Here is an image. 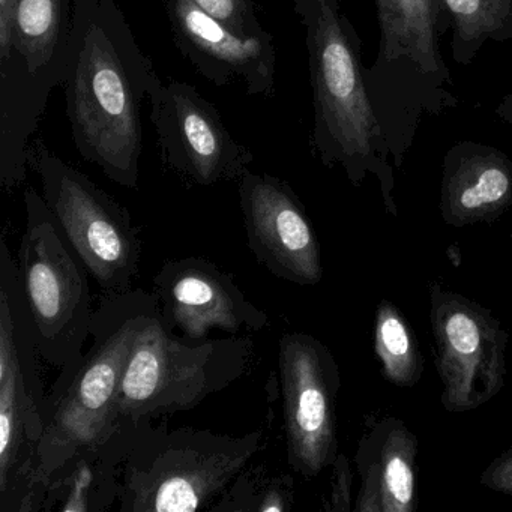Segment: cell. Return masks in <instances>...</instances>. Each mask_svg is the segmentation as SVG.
<instances>
[{
    "instance_id": "1",
    "label": "cell",
    "mask_w": 512,
    "mask_h": 512,
    "mask_svg": "<svg viewBox=\"0 0 512 512\" xmlns=\"http://www.w3.org/2000/svg\"><path fill=\"white\" fill-rule=\"evenodd\" d=\"M116 0H73L64 88L71 136L83 160L137 190L145 98L161 85Z\"/></svg>"
},
{
    "instance_id": "2",
    "label": "cell",
    "mask_w": 512,
    "mask_h": 512,
    "mask_svg": "<svg viewBox=\"0 0 512 512\" xmlns=\"http://www.w3.org/2000/svg\"><path fill=\"white\" fill-rule=\"evenodd\" d=\"M305 32L313 91L311 149L328 169L341 167L353 187L376 179L397 217L391 151L374 113L362 65V41L340 0H293Z\"/></svg>"
},
{
    "instance_id": "3",
    "label": "cell",
    "mask_w": 512,
    "mask_h": 512,
    "mask_svg": "<svg viewBox=\"0 0 512 512\" xmlns=\"http://www.w3.org/2000/svg\"><path fill=\"white\" fill-rule=\"evenodd\" d=\"M379 52L365 67V83L391 151L401 169L424 118L460 106L440 49L451 20L442 0H374Z\"/></svg>"
},
{
    "instance_id": "4",
    "label": "cell",
    "mask_w": 512,
    "mask_h": 512,
    "mask_svg": "<svg viewBox=\"0 0 512 512\" xmlns=\"http://www.w3.org/2000/svg\"><path fill=\"white\" fill-rule=\"evenodd\" d=\"M155 305L154 293L133 289L107 295L95 308L82 364L62 388L50 389L47 395L46 424L35 458V476L44 488L68 458L121 425L118 400L125 368Z\"/></svg>"
},
{
    "instance_id": "5",
    "label": "cell",
    "mask_w": 512,
    "mask_h": 512,
    "mask_svg": "<svg viewBox=\"0 0 512 512\" xmlns=\"http://www.w3.org/2000/svg\"><path fill=\"white\" fill-rule=\"evenodd\" d=\"M266 437L206 428L134 424L130 451L121 472V512L211 511L233 479L253 463Z\"/></svg>"
},
{
    "instance_id": "6",
    "label": "cell",
    "mask_w": 512,
    "mask_h": 512,
    "mask_svg": "<svg viewBox=\"0 0 512 512\" xmlns=\"http://www.w3.org/2000/svg\"><path fill=\"white\" fill-rule=\"evenodd\" d=\"M73 0L0 2V185L25 182L32 142L70 53Z\"/></svg>"
},
{
    "instance_id": "7",
    "label": "cell",
    "mask_w": 512,
    "mask_h": 512,
    "mask_svg": "<svg viewBox=\"0 0 512 512\" xmlns=\"http://www.w3.org/2000/svg\"><path fill=\"white\" fill-rule=\"evenodd\" d=\"M40 350L17 259L0 242V512H43L35 458L46 424Z\"/></svg>"
},
{
    "instance_id": "8",
    "label": "cell",
    "mask_w": 512,
    "mask_h": 512,
    "mask_svg": "<svg viewBox=\"0 0 512 512\" xmlns=\"http://www.w3.org/2000/svg\"><path fill=\"white\" fill-rule=\"evenodd\" d=\"M17 268L41 359L59 373L52 389L62 388L91 341V274L62 235L43 194L32 187L25 190Z\"/></svg>"
},
{
    "instance_id": "9",
    "label": "cell",
    "mask_w": 512,
    "mask_h": 512,
    "mask_svg": "<svg viewBox=\"0 0 512 512\" xmlns=\"http://www.w3.org/2000/svg\"><path fill=\"white\" fill-rule=\"evenodd\" d=\"M254 341L247 335L187 340L161 319L158 302L131 350L118 413L121 422L184 412L241 380L253 365Z\"/></svg>"
},
{
    "instance_id": "10",
    "label": "cell",
    "mask_w": 512,
    "mask_h": 512,
    "mask_svg": "<svg viewBox=\"0 0 512 512\" xmlns=\"http://www.w3.org/2000/svg\"><path fill=\"white\" fill-rule=\"evenodd\" d=\"M29 166L40 175L62 235L107 295L133 290L142 239L130 211L100 185L34 139Z\"/></svg>"
},
{
    "instance_id": "11",
    "label": "cell",
    "mask_w": 512,
    "mask_h": 512,
    "mask_svg": "<svg viewBox=\"0 0 512 512\" xmlns=\"http://www.w3.org/2000/svg\"><path fill=\"white\" fill-rule=\"evenodd\" d=\"M428 295L443 407L479 409L505 385L508 331L487 308L442 284H431Z\"/></svg>"
},
{
    "instance_id": "12",
    "label": "cell",
    "mask_w": 512,
    "mask_h": 512,
    "mask_svg": "<svg viewBox=\"0 0 512 512\" xmlns=\"http://www.w3.org/2000/svg\"><path fill=\"white\" fill-rule=\"evenodd\" d=\"M287 461L304 478L319 476L338 452L340 368L331 350L307 332H287L278 343Z\"/></svg>"
},
{
    "instance_id": "13",
    "label": "cell",
    "mask_w": 512,
    "mask_h": 512,
    "mask_svg": "<svg viewBox=\"0 0 512 512\" xmlns=\"http://www.w3.org/2000/svg\"><path fill=\"white\" fill-rule=\"evenodd\" d=\"M151 122L164 167L199 187L239 181L253 152L232 136L217 107L184 82L158 85L149 94Z\"/></svg>"
},
{
    "instance_id": "14",
    "label": "cell",
    "mask_w": 512,
    "mask_h": 512,
    "mask_svg": "<svg viewBox=\"0 0 512 512\" xmlns=\"http://www.w3.org/2000/svg\"><path fill=\"white\" fill-rule=\"evenodd\" d=\"M238 182L247 244L257 263L287 283L319 284L323 278L319 238L298 194L268 173L247 170Z\"/></svg>"
},
{
    "instance_id": "15",
    "label": "cell",
    "mask_w": 512,
    "mask_h": 512,
    "mask_svg": "<svg viewBox=\"0 0 512 512\" xmlns=\"http://www.w3.org/2000/svg\"><path fill=\"white\" fill-rule=\"evenodd\" d=\"M152 293L161 319L187 340H206L215 329L259 334L269 325L268 313L245 296L235 277L206 257L166 260Z\"/></svg>"
},
{
    "instance_id": "16",
    "label": "cell",
    "mask_w": 512,
    "mask_h": 512,
    "mask_svg": "<svg viewBox=\"0 0 512 512\" xmlns=\"http://www.w3.org/2000/svg\"><path fill=\"white\" fill-rule=\"evenodd\" d=\"M179 52L215 86L244 83L250 97L275 94L277 50L272 35L242 38L197 7L193 0H164Z\"/></svg>"
},
{
    "instance_id": "17",
    "label": "cell",
    "mask_w": 512,
    "mask_h": 512,
    "mask_svg": "<svg viewBox=\"0 0 512 512\" xmlns=\"http://www.w3.org/2000/svg\"><path fill=\"white\" fill-rule=\"evenodd\" d=\"M512 206V160L485 143H455L443 158L439 209L452 227L493 223Z\"/></svg>"
},
{
    "instance_id": "18",
    "label": "cell",
    "mask_w": 512,
    "mask_h": 512,
    "mask_svg": "<svg viewBox=\"0 0 512 512\" xmlns=\"http://www.w3.org/2000/svg\"><path fill=\"white\" fill-rule=\"evenodd\" d=\"M418 437L406 422L385 416L365 431L356 448L361 487L356 512H415Z\"/></svg>"
},
{
    "instance_id": "19",
    "label": "cell",
    "mask_w": 512,
    "mask_h": 512,
    "mask_svg": "<svg viewBox=\"0 0 512 512\" xmlns=\"http://www.w3.org/2000/svg\"><path fill=\"white\" fill-rule=\"evenodd\" d=\"M134 424L121 422L101 442L86 446L49 476L43 512H106L119 500L121 472Z\"/></svg>"
},
{
    "instance_id": "20",
    "label": "cell",
    "mask_w": 512,
    "mask_h": 512,
    "mask_svg": "<svg viewBox=\"0 0 512 512\" xmlns=\"http://www.w3.org/2000/svg\"><path fill=\"white\" fill-rule=\"evenodd\" d=\"M451 20L452 61L469 67L487 43L512 41V0H442Z\"/></svg>"
},
{
    "instance_id": "21",
    "label": "cell",
    "mask_w": 512,
    "mask_h": 512,
    "mask_svg": "<svg viewBox=\"0 0 512 512\" xmlns=\"http://www.w3.org/2000/svg\"><path fill=\"white\" fill-rule=\"evenodd\" d=\"M374 350L383 376L398 388H412L421 380L424 364L415 332L388 299L377 305Z\"/></svg>"
},
{
    "instance_id": "22",
    "label": "cell",
    "mask_w": 512,
    "mask_h": 512,
    "mask_svg": "<svg viewBox=\"0 0 512 512\" xmlns=\"http://www.w3.org/2000/svg\"><path fill=\"white\" fill-rule=\"evenodd\" d=\"M295 478L271 473L266 464L245 467L211 512H286L295 505Z\"/></svg>"
},
{
    "instance_id": "23",
    "label": "cell",
    "mask_w": 512,
    "mask_h": 512,
    "mask_svg": "<svg viewBox=\"0 0 512 512\" xmlns=\"http://www.w3.org/2000/svg\"><path fill=\"white\" fill-rule=\"evenodd\" d=\"M209 16L242 38L268 37L257 17L256 0H193Z\"/></svg>"
},
{
    "instance_id": "24",
    "label": "cell",
    "mask_w": 512,
    "mask_h": 512,
    "mask_svg": "<svg viewBox=\"0 0 512 512\" xmlns=\"http://www.w3.org/2000/svg\"><path fill=\"white\" fill-rule=\"evenodd\" d=\"M331 493L325 505L328 512L352 511L353 473L349 458L343 452H338L332 463Z\"/></svg>"
},
{
    "instance_id": "25",
    "label": "cell",
    "mask_w": 512,
    "mask_h": 512,
    "mask_svg": "<svg viewBox=\"0 0 512 512\" xmlns=\"http://www.w3.org/2000/svg\"><path fill=\"white\" fill-rule=\"evenodd\" d=\"M479 482L496 493L512 494V448L494 458L482 470Z\"/></svg>"
},
{
    "instance_id": "26",
    "label": "cell",
    "mask_w": 512,
    "mask_h": 512,
    "mask_svg": "<svg viewBox=\"0 0 512 512\" xmlns=\"http://www.w3.org/2000/svg\"><path fill=\"white\" fill-rule=\"evenodd\" d=\"M494 113H496V116L500 121H503L505 124L511 125L512 127V94L505 95V97L502 98V101L497 104Z\"/></svg>"
},
{
    "instance_id": "27",
    "label": "cell",
    "mask_w": 512,
    "mask_h": 512,
    "mask_svg": "<svg viewBox=\"0 0 512 512\" xmlns=\"http://www.w3.org/2000/svg\"><path fill=\"white\" fill-rule=\"evenodd\" d=\"M511 241H512V233H511Z\"/></svg>"
},
{
    "instance_id": "28",
    "label": "cell",
    "mask_w": 512,
    "mask_h": 512,
    "mask_svg": "<svg viewBox=\"0 0 512 512\" xmlns=\"http://www.w3.org/2000/svg\"><path fill=\"white\" fill-rule=\"evenodd\" d=\"M0 2H2V0H0Z\"/></svg>"
}]
</instances>
